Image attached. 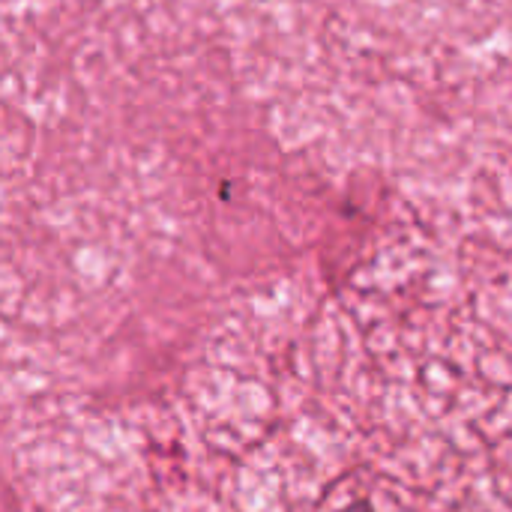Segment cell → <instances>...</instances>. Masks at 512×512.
<instances>
[{
    "instance_id": "6da1fadb",
    "label": "cell",
    "mask_w": 512,
    "mask_h": 512,
    "mask_svg": "<svg viewBox=\"0 0 512 512\" xmlns=\"http://www.w3.org/2000/svg\"><path fill=\"white\" fill-rule=\"evenodd\" d=\"M342 512H372V507H369L366 501H357V504H351L348 510H342Z\"/></svg>"
}]
</instances>
